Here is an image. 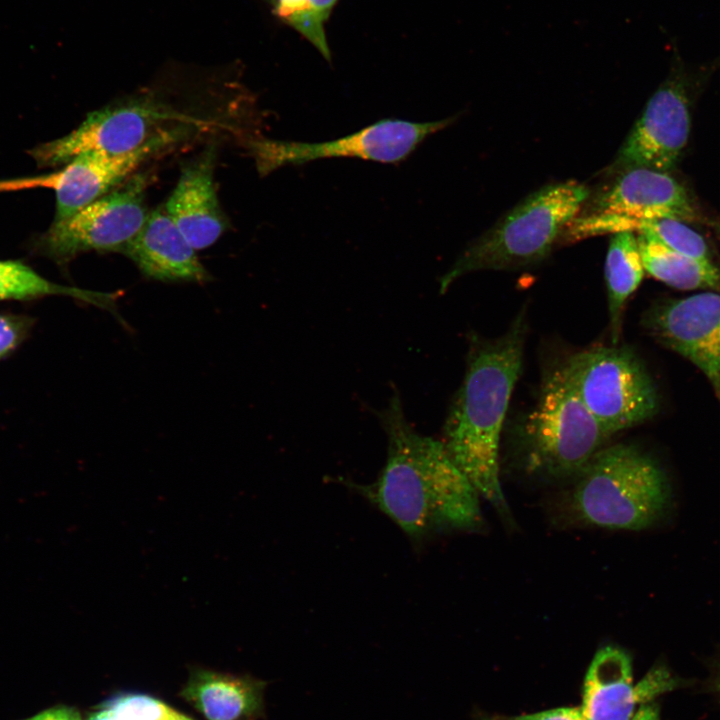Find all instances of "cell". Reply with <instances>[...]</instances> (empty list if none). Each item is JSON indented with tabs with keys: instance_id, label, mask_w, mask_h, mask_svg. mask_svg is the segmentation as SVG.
Here are the masks:
<instances>
[{
	"instance_id": "6da1fadb",
	"label": "cell",
	"mask_w": 720,
	"mask_h": 720,
	"mask_svg": "<svg viewBox=\"0 0 720 720\" xmlns=\"http://www.w3.org/2000/svg\"><path fill=\"white\" fill-rule=\"evenodd\" d=\"M377 416L387 435V459L376 481L355 485L360 494L414 540L479 528V495L443 442L410 425L397 394Z\"/></svg>"
},
{
	"instance_id": "7a4b0ae2",
	"label": "cell",
	"mask_w": 720,
	"mask_h": 720,
	"mask_svg": "<svg viewBox=\"0 0 720 720\" xmlns=\"http://www.w3.org/2000/svg\"><path fill=\"white\" fill-rule=\"evenodd\" d=\"M526 331L521 313L503 336L471 342L465 376L450 406L442 440L478 495L504 514L508 506L499 476L500 434L520 374Z\"/></svg>"
},
{
	"instance_id": "3957f363",
	"label": "cell",
	"mask_w": 720,
	"mask_h": 720,
	"mask_svg": "<svg viewBox=\"0 0 720 720\" xmlns=\"http://www.w3.org/2000/svg\"><path fill=\"white\" fill-rule=\"evenodd\" d=\"M575 476L566 505L569 515L584 525L642 530L661 519L670 504L664 471L632 445L601 448Z\"/></svg>"
},
{
	"instance_id": "277c9868",
	"label": "cell",
	"mask_w": 720,
	"mask_h": 720,
	"mask_svg": "<svg viewBox=\"0 0 720 720\" xmlns=\"http://www.w3.org/2000/svg\"><path fill=\"white\" fill-rule=\"evenodd\" d=\"M588 197L589 189L571 180L533 192L464 250L441 277L440 292L471 272L517 269L543 260Z\"/></svg>"
},
{
	"instance_id": "5b68a950",
	"label": "cell",
	"mask_w": 720,
	"mask_h": 720,
	"mask_svg": "<svg viewBox=\"0 0 720 720\" xmlns=\"http://www.w3.org/2000/svg\"><path fill=\"white\" fill-rule=\"evenodd\" d=\"M611 436L581 401L561 365L545 378L524 421L526 467L553 478L575 476Z\"/></svg>"
},
{
	"instance_id": "8992f818",
	"label": "cell",
	"mask_w": 720,
	"mask_h": 720,
	"mask_svg": "<svg viewBox=\"0 0 720 720\" xmlns=\"http://www.w3.org/2000/svg\"><path fill=\"white\" fill-rule=\"evenodd\" d=\"M562 366L581 401L610 435L655 414V387L627 348H591L573 355Z\"/></svg>"
},
{
	"instance_id": "52a82bcc",
	"label": "cell",
	"mask_w": 720,
	"mask_h": 720,
	"mask_svg": "<svg viewBox=\"0 0 720 720\" xmlns=\"http://www.w3.org/2000/svg\"><path fill=\"white\" fill-rule=\"evenodd\" d=\"M148 184L147 174H133L71 216L54 221L41 239L42 250L62 264L83 252H122L148 216Z\"/></svg>"
},
{
	"instance_id": "ba28073f",
	"label": "cell",
	"mask_w": 720,
	"mask_h": 720,
	"mask_svg": "<svg viewBox=\"0 0 720 720\" xmlns=\"http://www.w3.org/2000/svg\"><path fill=\"white\" fill-rule=\"evenodd\" d=\"M454 118L415 123L382 119L353 134L331 141L304 143L258 138L249 142L261 176L287 165L331 157H356L380 163L405 160L430 135L444 129Z\"/></svg>"
},
{
	"instance_id": "9c48e42d",
	"label": "cell",
	"mask_w": 720,
	"mask_h": 720,
	"mask_svg": "<svg viewBox=\"0 0 720 720\" xmlns=\"http://www.w3.org/2000/svg\"><path fill=\"white\" fill-rule=\"evenodd\" d=\"M173 119L152 97L130 98L89 113L69 134L35 147L31 154L41 166L66 164L90 151L125 154L174 128L168 127Z\"/></svg>"
},
{
	"instance_id": "30bf717a",
	"label": "cell",
	"mask_w": 720,
	"mask_h": 720,
	"mask_svg": "<svg viewBox=\"0 0 720 720\" xmlns=\"http://www.w3.org/2000/svg\"><path fill=\"white\" fill-rule=\"evenodd\" d=\"M690 112L681 76H672L647 102L621 145L613 169L647 168L668 172L687 145Z\"/></svg>"
},
{
	"instance_id": "8fae6325",
	"label": "cell",
	"mask_w": 720,
	"mask_h": 720,
	"mask_svg": "<svg viewBox=\"0 0 720 720\" xmlns=\"http://www.w3.org/2000/svg\"><path fill=\"white\" fill-rule=\"evenodd\" d=\"M185 135L183 127H174L129 153L110 155L90 151L74 157L45 181L55 191L54 221L71 216L111 192L145 161L176 144Z\"/></svg>"
},
{
	"instance_id": "7c38bea8",
	"label": "cell",
	"mask_w": 720,
	"mask_h": 720,
	"mask_svg": "<svg viewBox=\"0 0 720 720\" xmlns=\"http://www.w3.org/2000/svg\"><path fill=\"white\" fill-rule=\"evenodd\" d=\"M644 322L660 343L696 365L720 398V294L702 292L659 304Z\"/></svg>"
},
{
	"instance_id": "4fadbf2b",
	"label": "cell",
	"mask_w": 720,
	"mask_h": 720,
	"mask_svg": "<svg viewBox=\"0 0 720 720\" xmlns=\"http://www.w3.org/2000/svg\"><path fill=\"white\" fill-rule=\"evenodd\" d=\"M590 213L634 219L691 221L696 218L686 189L667 172L647 168L620 171L596 196Z\"/></svg>"
},
{
	"instance_id": "5bb4252c",
	"label": "cell",
	"mask_w": 720,
	"mask_h": 720,
	"mask_svg": "<svg viewBox=\"0 0 720 720\" xmlns=\"http://www.w3.org/2000/svg\"><path fill=\"white\" fill-rule=\"evenodd\" d=\"M216 152L208 146L185 163L164 208L195 250L212 246L228 227L214 184Z\"/></svg>"
},
{
	"instance_id": "9a60e30c",
	"label": "cell",
	"mask_w": 720,
	"mask_h": 720,
	"mask_svg": "<svg viewBox=\"0 0 720 720\" xmlns=\"http://www.w3.org/2000/svg\"><path fill=\"white\" fill-rule=\"evenodd\" d=\"M121 253L129 257L143 275L153 280L204 283L211 279L196 250L164 206L148 213L138 234Z\"/></svg>"
},
{
	"instance_id": "2e32d148",
	"label": "cell",
	"mask_w": 720,
	"mask_h": 720,
	"mask_svg": "<svg viewBox=\"0 0 720 720\" xmlns=\"http://www.w3.org/2000/svg\"><path fill=\"white\" fill-rule=\"evenodd\" d=\"M637 705L630 655L613 645L600 648L584 678L583 720H631Z\"/></svg>"
},
{
	"instance_id": "e0dca14e",
	"label": "cell",
	"mask_w": 720,
	"mask_h": 720,
	"mask_svg": "<svg viewBox=\"0 0 720 720\" xmlns=\"http://www.w3.org/2000/svg\"><path fill=\"white\" fill-rule=\"evenodd\" d=\"M264 685L248 677L200 671L184 696L208 720H250L262 711Z\"/></svg>"
},
{
	"instance_id": "ac0fdd59",
	"label": "cell",
	"mask_w": 720,
	"mask_h": 720,
	"mask_svg": "<svg viewBox=\"0 0 720 720\" xmlns=\"http://www.w3.org/2000/svg\"><path fill=\"white\" fill-rule=\"evenodd\" d=\"M609 326L613 345L618 342L628 298L640 285L645 270L634 232L612 234L605 259Z\"/></svg>"
},
{
	"instance_id": "d6986e66",
	"label": "cell",
	"mask_w": 720,
	"mask_h": 720,
	"mask_svg": "<svg viewBox=\"0 0 720 720\" xmlns=\"http://www.w3.org/2000/svg\"><path fill=\"white\" fill-rule=\"evenodd\" d=\"M644 270L652 277L681 290L720 287V273L709 260L674 251L647 233H638Z\"/></svg>"
},
{
	"instance_id": "ffe728a7",
	"label": "cell",
	"mask_w": 720,
	"mask_h": 720,
	"mask_svg": "<svg viewBox=\"0 0 720 720\" xmlns=\"http://www.w3.org/2000/svg\"><path fill=\"white\" fill-rule=\"evenodd\" d=\"M48 295L70 296L112 312L118 296L52 283L23 263L0 261V300H25Z\"/></svg>"
},
{
	"instance_id": "44dd1931",
	"label": "cell",
	"mask_w": 720,
	"mask_h": 720,
	"mask_svg": "<svg viewBox=\"0 0 720 720\" xmlns=\"http://www.w3.org/2000/svg\"><path fill=\"white\" fill-rule=\"evenodd\" d=\"M273 13L331 61L324 24L338 0H270Z\"/></svg>"
},
{
	"instance_id": "7402d4cb",
	"label": "cell",
	"mask_w": 720,
	"mask_h": 720,
	"mask_svg": "<svg viewBox=\"0 0 720 720\" xmlns=\"http://www.w3.org/2000/svg\"><path fill=\"white\" fill-rule=\"evenodd\" d=\"M110 720H161L169 711L160 701L144 695L117 697L104 706Z\"/></svg>"
},
{
	"instance_id": "603a6c76",
	"label": "cell",
	"mask_w": 720,
	"mask_h": 720,
	"mask_svg": "<svg viewBox=\"0 0 720 720\" xmlns=\"http://www.w3.org/2000/svg\"><path fill=\"white\" fill-rule=\"evenodd\" d=\"M634 687L640 704L643 705L676 687V680L664 666H657L651 669Z\"/></svg>"
},
{
	"instance_id": "cb8c5ba5",
	"label": "cell",
	"mask_w": 720,
	"mask_h": 720,
	"mask_svg": "<svg viewBox=\"0 0 720 720\" xmlns=\"http://www.w3.org/2000/svg\"><path fill=\"white\" fill-rule=\"evenodd\" d=\"M31 325L23 316L0 314V359L22 342Z\"/></svg>"
},
{
	"instance_id": "d4e9b609",
	"label": "cell",
	"mask_w": 720,
	"mask_h": 720,
	"mask_svg": "<svg viewBox=\"0 0 720 720\" xmlns=\"http://www.w3.org/2000/svg\"><path fill=\"white\" fill-rule=\"evenodd\" d=\"M512 720H583L580 707H560L511 717Z\"/></svg>"
},
{
	"instance_id": "484cf974",
	"label": "cell",
	"mask_w": 720,
	"mask_h": 720,
	"mask_svg": "<svg viewBox=\"0 0 720 720\" xmlns=\"http://www.w3.org/2000/svg\"><path fill=\"white\" fill-rule=\"evenodd\" d=\"M27 720H81L78 712L68 707H58L46 710Z\"/></svg>"
},
{
	"instance_id": "4316f807",
	"label": "cell",
	"mask_w": 720,
	"mask_h": 720,
	"mask_svg": "<svg viewBox=\"0 0 720 720\" xmlns=\"http://www.w3.org/2000/svg\"><path fill=\"white\" fill-rule=\"evenodd\" d=\"M631 720H660L659 707L653 702L643 704L636 710Z\"/></svg>"
},
{
	"instance_id": "83f0119b",
	"label": "cell",
	"mask_w": 720,
	"mask_h": 720,
	"mask_svg": "<svg viewBox=\"0 0 720 720\" xmlns=\"http://www.w3.org/2000/svg\"><path fill=\"white\" fill-rule=\"evenodd\" d=\"M88 720H110L108 710L104 707L103 710L93 714Z\"/></svg>"
},
{
	"instance_id": "f1b7e54d",
	"label": "cell",
	"mask_w": 720,
	"mask_h": 720,
	"mask_svg": "<svg viewBox=\"0 0 720 720\" xmlns=\"http://www.w3.org/2000/svg\"><path fill=\"white\" fill-rule=\"evenodd\" d=\"M161 720H190V719L169 709L167 714Z\"/></svg>"
},
{
	"instance_id": "f546056e",
	"label": "cell",
	"mask_w": 720,
	"mask_h": 720,
	"mask_svg": "<svg viewBox=\"0 0 720 720\" xmlns=\"http://www.w3.org/2000/svg\"><path fill=\"white\" fill-rule=\"evenodd\" d=\"M714 689L719 693L720 695V666L718 669V672L716 673L715 679H714Z\"/></svg>"
},
{
	"instance_id": "4dcf8cb0",
	"label": "cell",
	"mask_w": 720,
	"mask_h": 720,
	"mask_svg": "<svg viewBox=\"0 0 720 720\" xmlns=\"http://www.w3.org/2000/svg\"><path fill=\"white\" fill-rule=\"evenodd\" d=\"M480 720H512V719L507 718V717H500V716H485V717H482Z\"/></svg>"
}]
</instances>
